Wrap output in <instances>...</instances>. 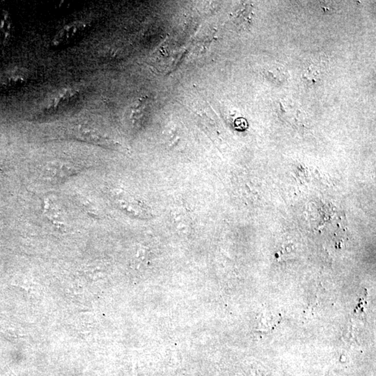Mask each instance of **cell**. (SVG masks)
I'll return each instance as SVG.
<instances>
[{
    "label": "cell",
    "instance_id": "6da1fadb",
    "mask_svg": "<svg viewBox=\"0 0 376 376\" xmlns=\"http://www.w3.org/2000/svg\"><path fill=\"white\" fill-rule=\"evenodd\" d=\"M87 25L85 22L82 21H76L71 22L69 25L64 26L55 36L53 40L52 41V46L59 47L69 44L71 41L76 40L78 37H80L81 33L85 30Z\"/></svg>",
    "mask_w": 376,
    "mask_h": 376
},
{
    "label": "cell",
    "instance_id": "7a4b0ae2",
    "mask_svg": "<svg viewBox=\"0 0 376 376\" xmlns=\"http://www.w3.org/2000/svg\"><path fill=\"white\" fill-rule=\"evenodd\" d=\"M76 135L83 141L91 142L104 147H115V142L109 138H106L93 128L86 126H80L77 128Z\"/></svg>",
    "mask_w": 376,
    "mask_h": 376
},
{
    "label": "cell",
    "instance_id": "3957f363",
    "mask_svg": "<svg viewBox=\"0 0 376 376\" xmlns=\"http://www.w3.org/2000/svg\"><path fill=\"white\" fill-rule=\"evenodd\" d=\"M118 203L120 206L121 209L126 211L127 212L131 213L134 216H145V209L140 204L139 201L133 199L131 200L125 199L124 198L118 199Z\"/></svg>",
    "mask_w": 376,
    "mask_h": 376
},
{
    "label": "cell",
    "instance_id": "277c9868",
    "mask_svg": "<svg viewBox=\"0 0 376 376\" xmlns=\"http://www.w3.org/2000/svg\"><path fill=\"white\" fill-rule=\"evenodd\" d=\"M265 75L267 79L276 84L282 83L288 77L284 67L277 64L267 67L265 70Z\"/></svg>",
    "mask_w": 376,
    "mask_h": 376
},
{
    "label": "cell",
    "instance_id": "5b68a950",
    "mask_svg": "<svg viewBox=\"0 0 376 376\" xmlns=\"http://www.w3.org/2000/svg\"><path fill=\"white\" fill-rule=\"evenodd\" d=\"M147 108V98L139 99L131 109V118L134 123H138L145 115Z\"/></svg>",
    "mask_w": 376,
    "mask_h": 376
},
{
    "label": "cell",
    "instance_id": "8992f818",
    "mask_svg": "<svg viewBox=\"0 0 376 376\" xmlns=\"http://www.w3.org/2000/svg\"><path fill=\"white\" fill-rule=\"evenodd\" d=\"M44 213L48 216V219L54 224V225L58 228H64V224L61 221L59 213L56 211V209L51 207V204H50L48 199L44 203Z\"/></svg>",
    "mask_w": 376,
    "mask_h": 376
},
{
    "label": "cell",
    "instance_id": "52a82bcc",
    "mask_svg": "<svg viewBox=\"0 0 376 376\" xmlns=\"http://www.w3.org/2000/svg\"><path fill=\"white\" fill-rule=\"evenodd\" d=\"M75 94H76V90H73V89H65V90L62 91V92H59L58 93V94L55 97V98L52 99L51 101L50 102V106L51 107L57 106H58V104L63 102V101L65 100V99L71 98V96H73V95H74Z\"/></svg>",
    "mask_w": 376,
    "mask_h": 376
},
{
    "label": "cell",
    "instance_id": "ba28073f",
    "mask_svg": "<svg viewBox=\"0 0 376 376\" xmlns=\"http://www.w3.org/2000/svg\"><path fill=\"white\" fill-rule=\"evenodd\" d=\"M11 20L8 15H5V18L2 20L1 31L4 36L3 40L7 41L9 38L11 31Z\"/></svg>",
    "mask_w": 376,
    "mask_h": 376
}]
</instances>
